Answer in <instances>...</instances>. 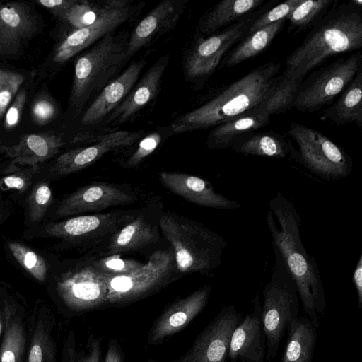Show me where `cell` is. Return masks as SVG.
I'll return each instance as SVG.
<instances>
[{"label": "cell", "instance_id": "cell-1", "mask_svg": "<svg viewBox=\"0 0 362 362\" xmlns=\"http://www.w3.org/2000/svg\"><path fill=\"white\" fill-rule=\"evenodd\" d=\"M268 205L267 223L274 252L279 254L296 285L305 317L318 328L320 316L326 310L325 290L317 261L301 240L300 216L293 203L280 192Z\"/></svg>", "mask_w": 362, "mask_h": 362}, {"label": "cell", "instance_id": "cell-2", "mask_svg": "<svg viewBox=\"0 0 362 362\" xmlns=\"http://www.w3.org/2000/svg\"><path fill=\"white\" fill-rule=\"evenodd\" d=\"M281 63L269 62L248 72L202 105L169 124L173 134L215 127L267 100L281 79Z\"/></svg>", "mask_w": 362, "mask_h": 362}, {"label": "cell", "instance_id": "cell-3", "mask_svg": "<svg viewBox=\"0 0 362 362\" xmlns=\"http://www.w3.org/2000/svg\"><path fill=\"white\" fill-rule=\"evenodd\" d=\"M361 6L352 1L335 5L313 27L288 56L282 76L303 82L305 76L330 57L362 47Z\"/></svg>", "mask_w": 362, "mask_h": 362}, {"label": "cell", "instance_id": "cell-4", "mask_svg": "<svg viewBox=\"0 0 362 362\" xmlns=\"http://www.w3.org/2000/svg\"><path fill=\"white\" fill-rule=\"evenodd\" d=\"M129 36L127 30L109 33L76 59L69 100L74 117L83 113L88 104L120 74L129 61Z\"/></svg>", "mask_w": 362, "mask_h": 362}, {"label": "cell", "instance_id": "cell-5", "mask_svg": "<svg viewBox=\"0 0 362 362\" xmlns=\"http://www.w3.org/2000/svg\"><path fill=\"white\" fill-rule=\"evenodd\" d=\"M176 267L173 252L158 250L148 261L125 272L108 270L100 260L90 261L82 269L106 299L107 305H122L145 298L166 286Z\"/></svg>", "mask_w": 362, "mask_h": 362}, {"label": "cell", "instance_id": "cell-6", "mask_svg": "<svg viewBox=\"0 0 362 362\" xmlns=\"http://www.w3.org/2000/svg\"><path fill=\"white\" fill-rule=\"evenodd\" d=\"M158 224L180 272L207 274L221 264L227 243L219 234L174 213L162 214Z\"/></svg>", "mask_w": 362, "mask_h": 362}, {"label": "cell", "instance_id": "cell-7", "mask_svg": "<svg viewBox=\"0 0 362 362\" xmlns=\"http://www.w3.org/2000/svg\"><path fill=\"white\" fill-rule=\"evenodd\" d=\"M274 254L275 262L271 279L264 287L262 305L268 362L274 359L285 331L298 317L299 305L296 285L279 254Z\"/></svg>", "mask_w": 362, "mask_h": 362}, {"label": "cell", "instance_id": "cell-8", "mask_svg": "<svg viewBox=\"0 0 362 362\" xmlns=\"http://www.w3.org/2000/svg\"><path fill=\"white\" fill-rule=\"evenodd\" d=\"M289 135L298 148V162L313 174L327 180H339L351 173V156L319 131L293 122Z\"/></svg>", "mask_w": 362, "mask_h": 362}, {"label": "cell", "instance_id": "cell-9", "mask_svg": "<svg viewBox=\"0 0 362 362\" xmlns=\"http://www.w3.org/2000/svg\"><path fill=\"white\" fill-rule=\"evenodd\" d=\"M254 18L247 16L221 33L192 41L182 56L185 79L194 86H202L232 45L248 30Z\"/></svg>", "mask_w": 362, "mask_h": 362}, {"label": "cell", "instance_id": "cell-10", "mask_svg": "<svg viewBox=\"0 0 362 362\" xmlns=\"http://www.w3.org/2000/svg\"><path fill=\"white\" fill-rule=\"evenodd\" d=\"M361 54L355 52L310 74L300 84L293 107L301 112H313L331 103L361 69Z\"/></svg>", "mask_w": 362, "mask_h": 362}, {"label": "cell", "instance_id": "cell-11", "mask_svg": "<svg viewBox=\"0 0 362 362\" xmlns=\"http://www.w3.org/2000/svg\"><path fill=\"white\" fill-rule=\"evenodd\" d=\"M143 7L144 2H132L124 8H112L103 1L97 19L88 26L71 31L54 49L53 61L57 64H64L107 33L132 21Z\"/></svg>", "mask_w": 362, "mask_h": 362}, {"label": "cell", "instance_id": "cell-12", "mask_svg": "<svg viewBox=\"0 0 362 362\" xmlns=\"http://www.w3.org/2000/svg\"><path fill=\"white\" fill-rule=\"evenodd\" d=\"M241 319V313L234 305L223 307L197 336L184 355L168 362H226L233 332Z\"/></svg>", "mask_w": 362, "mask_h": 362}, {"label": "cell", "instance_id": "cell-13", "mask_svg": "<svg viewBox=\"0 0 362 362\" xmlns=\"http://www.w3.org/2000/svg\"><path fill=\"white\" fill-rule=\"evenodd\" d=\"M146 65L142 58L132 62L124 71L111 81L93 100L82 113L80 124L90 129L85 138L97 136L99 126L125 99L139 81Z\"/></svg>", "mask_w": 362, "mask_h": 362}, {"label": "cell", "instance_id": "cell-14", "mask_svg": "<svg viewBox=\"0 0 362 362\" xmlns=\"http://www.w3.org/2000/svg\"><path fill=\"white\" fill-rule=\"evenodd\" d=\"M168 54L160 57L139 79L122 103L100 125L102 134L115 131L132 119L159 94L165 72L169 64Z\"/></svg>", "mask_w": 362, "mask_h": 362}, {"label": "cell", "instance_id": "cell-15", "mask_svg": "<svg viewBox=\"0 0 362 362\" xmlns=\"http://www.w3.org/2000/svg\"><path fill=\"white\" fill-rule=\"evenodd\" d=\"M189 0H164L157 4L129 33L127 55L129 60L140 49L175 28Z\"/></svg>", "mask_w": 362, "mask_h": 362}, {"label": "cell", "instance_id": "cell-16", "mask_svg": "<svg viewBox=\"0 0 362 362\" xmlns=\"http://www.w3.org/2000/svg\"><path fill=\"white\" fill-rule=\"evenodd\" d=\"M211 289V285L206 284L169 305L153 323L148 344H160L187 326L206 305Z\"/></svg>", "mask_w": 362, "mask_h": 362}, {"label": "cell", "instance_id": "cell-17", "mask_svg": "<svg viewBox=\"0 0 362 362\" xmlns=\"http://www.w3.org/2000/svg\"><path fill=\"white\" fill-rule=\"evenodd\" d=\"M251 305L250 311L233 332L228 352L231 362H264L266 337L259 295L252 300Z\"/></svg>", "mask_w": 362, "mask_h": 362}, {"label": "cell", "instance_id": "cell-18", "mask_svg": "<svg viewBox=\"0 0 362 362\" xmlns=\"http://www.w3.org/2000/svg\"><path fill=\"white\" fill-rule=\"evenodd\" d=\"M159 180L167 189L185 199L199 206L232 210L242 206L216 192L211 184L198 176L178 172H160Z\"/></svg>", "mask_w": 362, "mask_h": 362}, {"label": "cell", "instance_id": "cell-19", "mask_svg": "<svg viewBox=\"0 0 362 362\" xmlns=\"http://www.w3.org/2000/svg\"><path fill=\"white\" fill-rule=\"evenodd\" d=\"M144 134L143 130H115L95 136L90 139V144L64 155L62 162L67 170L82 169L111 151L134 145Z\"/></svg>", "mask_w": 362, "mask_h": 362}, {"label": "cell", "instance_id": "cell-20", "mask_svg": "<svg viewBox=\"0 0 362 362\" xmlns=\"http://www.w3.org/2000/svg\"><path fill=\"white\" fill-rule=\"evenodd\" d=\"M39 22L30 6L8 2L0 6V53L15 52L23 41L37 31Z\"/></svg>", "mask_w": 362, "mask_h": 362}, {"label": "cell", "instance_id": "cell-21", "mask_svg": "<svg viewBox=\"0 0 362 362\" xmlns=\"http://www.w3.org/2000/svg\"><path fill=\"white\" fill-rule=\"evenodd\" d=\"M137 200L130 189L106 182L90 183L71 198V210L78 213L97 214L108 208L126 206Z\"/></svg>", "mask_w": 362, "mask_h": 362}, {"label": "cell", "instance_id": "cell-22", "mask_svg": "<svg viewBox=\"0 0 362 362\" xmlns=\"http://www.w3.org/2000/svg\"><path fill=\"white\" fill-rule=\"evenodd\" d=\"M29 342L26 362H56L55 318L45 308L35 310L28 321Z\"/></svg>", "mask_w": 362, "mask_h": 362}, {"label": "cell", "instance_id": "cell-23", "mask_svg": "<svg viewBox=\"0 0 362 362\" xmlns=\"http://www.w3.org/2000/svg\"><path fill=\"white\" fill-rule=\"evenodd\" d=\"M270 117L261 104L214 127L208 134L206 145L211 150L228 148L242 136L267 125Z\"/></svg>", "mask_w": 362, "mask_h": 362}, {"label": "cell", "instance_id": "cell-24", "mask_svg": "<svg viewBox=\"0 0 362 362\" xmlns=\"http://www.w3.org/2000/svg\"><path fill=\"white\" fill-rule=\"evenodd\" d=\"M158 228L144 213L116 232L108 240L105 257L116 256L134 251L156 243L158 240Z\"/></svg>", "mask_w": 362, "mask_h": 362}, {"label": "cell", "instance_id": "cell-25", "mask_svg": "<svg viewBox=\"0 0 362 362\" xmlns=\"http://www.w3.org/2000/svg\"><path fill=\"white\" fill-rule=\"evenodd\" d=\"M235 152L274 158H289L298 161V152L283 137L274 132L250 133L236 139L230 146Z\"/></svg>", "mask_w": 362, "mask_h": 362}, {"label": "cell", "instance_id": "cell-26", "mask_svg": "<svg viewBox=\"0 0 362 362\" xmlns=\"http://www.w3.org/2000/svg\"><path fill=\"white\" fill-rule=\"evenodd\" d=\"M27 314L6 304V324L0 346V362H23L27 343Z\"/></svg>", "mask_w": 362, "mask_h": 362}, {"label": "cell", "instance_id": "cell-27", "mask_svg": "<svg viewBox=\"0 0 362 362\" xmlns=\"http://www.w3.org/2000/svg\"><path fill=\"white\" fill-rule=\"evenodd\" d=\"M264 2L263 0L222 1L202 16L198 21L197 30L206 36L215 34L220 28L252 12Z\"/></svg>", "mask_w": 362, "mask_h": 362}, {"label": "cell", "instance_id": "cell-28", "mask_svg": "<svg viewBox=\"0 0 362 362\" xmlns=\"http://www.w3.org/2000/svg\"><path fill=\"white\" fill-rule=\"evenodd\" d=\"M317 329L306 317H297L287 329L286 347L280 362H312Z\"/></svg>", "mask_w": 362, "mask_h": 362}, {"label": "cell", "instance_id": "cell-29", "mask_svg": "<svg viewBox=\"0 0 362 362\" xmlns=\"http://www.w3.org/2000/svg\"><path fill=\"white\" fill-rule=\"evenodd\" d=\"M324 117L337 124H362V72L360 69Z\"/></svg>", "mask_w": 362, "mask_h": 362}, {"label": "cell", "instance_id": "cell-30", "mask_svg": "<svg viewBox=\"0 0 362 362\" xmlns=\"http://www.w3.org/2000/svg\"><path fill=\"white\" fill-rule=\"evenodd\" d=\"M286 21L281 20L249 33L233 50L228 52L221 61V67H233L260 54L271 44Z\"/></svg>", "mask_w": 362, "mask_h": 362}, {"label": "cell", "instance_id": "cell-31", "mask_svg": "<svg viewBox=\"0 0 362 362\" xmlns=\"http://www.w3.org/2000/svg\"><path fill=\"white\" fill-rule=\"evenodd\" d=\"M101 353L99 338L90 334L83 349L78 346L75 334L70 330L64 341L62 362H101Z\"/></svg>", "mask_w": 362, "mask_h": 362}, {"label": "cell", "instance_id": "cell-32", "mask_svg": "<svg viewBox=\"0 0 362 362\" xmlns=\"http://www.w3.org/2000/svg\"><path fill=\"white\" fill-rule=\"evenodd\" d=\"M332 3V0H302L286 18L290 28L300 30L310 26L324 16Z\"/></svg>", "mask_w": 362, "mask_h": 362}, {"label": "cell", "instance_id": "cell-33", "mask_svg": "<svg viewBox=\"0 0 362 362\" xmlns=\"http://www.w3.org/2000/svg\"><path fill=\"white\" fill-rule=\"evenodd\" d=\"M302 82L285 78L281 79L278 86L262 105L270 115L279 114L293 107L297 91Z\"/></svg>", "mask_w": 362, "mask_h": 362}, {"label": "cell", "instance_id": "cell-34", "mask_svg": "<svg viewBox=\"0 0 362 362\" xmlns=\"http://www.w3.org/2000/svg\"><path fill=\"white\" fill-rule=\"evenodd\" d=\"M173 134L169 126H163L155 129L139 139L138 145L132 153L126 159V168H135Z\"/></svg>", "mask_w": 362, "mask_h": 362}, {"label": "cell", "instance_id": "cell-35", "mask_svg": "<svg viewBox=\"0 0 362 362\" xmlns=\"http://www.w3.org/2000/svg\"><path fill=\"white\" fill-rule=\"evenodd\" d=\"M102 8L103 1L93 3L87 0H76L60 19L68 23L72 31L92 24L97 19Z\"/></svg>", "mask_w": 362, "mask_h": 362}, {"label": "cell", "instance_id": "cell-36", "mask_svg": "<svg viewBox=\"0 0 362 362\" xmlns=\"http://www.w3.org/2000/svg\"><path fill=\"white\" fill-rule=\"evenodd\" d=\"M20 73L0 69V118L24 81Z\"/></svg>", "mask_w": 362, "mask_h": 362}, {"label": "cell", "instance_id": "cell-37", "mask_svg": "<svg viewBox=\"0 0 362 362\" xmlns=\"http://www.w3.org/2000/svg\"><path fill=\"white\" fill-rule=\"evenodd\" d=\"M301 1L302 0H287L273 7L252 22L248 28V34L262 27L286 19Z\"/></svg>", "mask_w": 362, "mask_h": 362}, {"label": "cell", "instance_id": "cell-38", "mask_svg": "<svg viewBox=\"0 0 362 362\" xmlns=\"http://www.w3.org/2000/svg\"><path fill=\"white\" fill-rule=\"evenodd\" d=\"M26 94L25 91L20 92L11 106L8 109L5 117V125L7 128H12L19 121L21 112L25 103Z\"/></svg>", "mask_w": 362, "mask_h": 362}, {"label": "cell", "instance_id": "cell-39", "mask_svg": "<svg viewBox=\"0 0 362 362\" xmlns=\"http://www.w3.org/2000/svg\"><path fill=\"white\" fill-rule=\"evenodd\" d=\"M56 112L54 105L49 101L40 100L33 107V115L36 121L44 123L53 117Z\"/></svg>", "mask_w": 362, "mask_h": 362}, {"label": "cell", "instance_id": "cell-40", "mask_svg": "<svg viewBox=\"0 0 362 362\" xmlns=\"http://www.w3.org/2000/svg\"><path fill=\"white\" fill-rule=\"evenodd\" d=\"M76 0H40L37 3L49 9L53 14L60 18L70 8Z\"/></svg>", "mask_w": 362, "mask_h": 362}, {"label": "cell", "instance_id": "cell-41", "mask_svg": "<svg viewBox=\"0 0 362 362\" xmlns=\"http://www.w3.org/2000/svg\"><path fill=\"white\" fill-rule=\"evenodd\" d=\"M352 281L357 294V305L359 309L362 308V252L360 254L358 262L353 272Z\"/></svg>", "mask_w": 362, "mask_h": 362}, {"label": "cell", "instance_id": "cell-42", "mask_svg": "<svg viewBox=\"0 0 362 362\" xmlns=\"http://www.w3.org/2000/svg\"><path fill=\"white\" fill-rule=\"evenodd\" d=\"M103 362H124L121 346L115 339L109 341Z\"/></svg>", "mask_w": 362, "mask_h": 362}, {"label": "cell", "instance_id": "cell-43", "mask_svg": "<svg viewBox=\"0 0 362 362\" xmlns=\"http://www.w3.org/2000/svg\"><path fill=\"white\" fill-rule=\"evenodd\" d=\"M51 192L46 185H42L36 192L35 200L39 204H45L49 199Z\"/></svg>", "mask_w": 362, "mask_h": 362}, {"label": "cell", "instance_id": "cell-44", "mask_svg": "<svg viewBox=\"0 0 362 362\" xmlns=\"http://www.w3.org/2000/svg\"><path fill=\"white\" fill-rule=\"evenodd\" d=\"M37 263V257L33 252L30 251L25 253L23 257V264L28 269H33Z\"/></svg>", "mask_w": 362, "mask_h": 362}, {"label": "cell", "instance_id": "cell-45", "mask_svg": "<svg viewBox=\"0 0 362 362\" xmlns=\"http://www.w3.org/2000/svg\"><path fill=\"white\" fill-rule=\"evenodd\" d=\"M4 182L10 188L21 189L24 185L23 180L16 177H8L5 178Z\"/></svg>", "mask_w": 362, "mask_h": 362}, {"label": "cell", "instance_id": "cell-46", "mask_svg": "<svg viewBox=\"0 0 362 362\" xmlns=\"http://www.w3.org/2000/svg\"><path fill=\"white\" fill-rule=\"evenodd\" d=\"M6 324V304L0 307V339L2 338Z\"/></svg>", "mask_w": 362, "mask_h": 362}]
</instances>
